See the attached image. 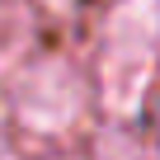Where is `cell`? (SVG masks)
<instances>
[{
	"label": "cell",
	"instance_id": "2",
	"mask_svg": "<svg viewBox=\"0 0 160 160\" xmlns=\"http://www.w3.org/2000/svg\"><path fill=\"white\" fill-rule=\"evenodd\" d=\"M24 118L33 127H66L80 113V85L66 66H38L19 90Z\"/></svg>",
	"mask_w": 160,
	"mask_h": 160
},
{
	"label": "cell",
	"instance_id": "1",
	"mask_svg": "<svg viewBox=\"0 0 160 160\" xmlns=\"http://www.w3.org/2000/svg\"><path fill=\"white\" fill-rule=\"evenodd\" d=\"M155 47H160V0H122L108 14L104 42V90L118 108H132L141 99Z\"/></svg>",
	"mask_w": 160,
	"mask_h": 160
}]
</instances>
